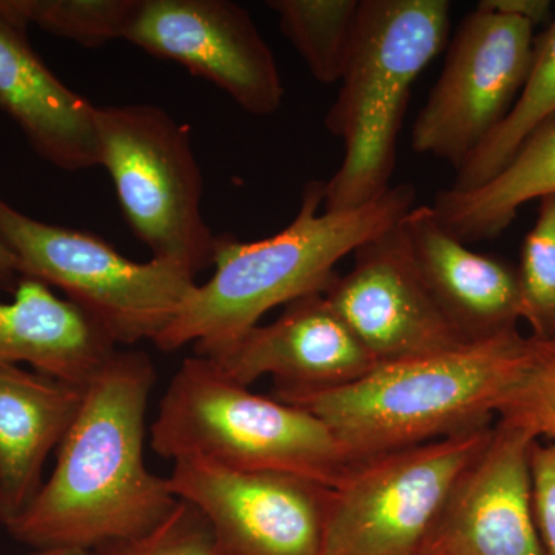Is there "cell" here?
<instances>
[{
    "instance_id": "6da1fadb",
    "label": "cell",
    "mask_w": 555,
    "mask_h": 555,
    "mask_svg": "<svg viewBox=\"0 0 555 555\" xmlns=\"http://www.w3.org/2000/svg\"><path fill=\"white\" fill-rule=\"evenodd\" d=\"M156 382L145 353L120 352L83 389L56 466L7 531L33 550L94 551L159 525L177 507L169 477L144 462L145 415Z\"/></svg>"
},
{
    "instance_id": "7a4b0ae2",
    "label": "cell",
    "mask_w": 555,
    "mask_h": 555,
    "mask_svg": "<svg viewBox=\"0 0 555 555\" xmlns=\"http://www.w3.org/2000/svg\"><path fill=\"white\" fill-rule=\"evenodd\" d=\"M415 188L398 184L366 206L323 211L324 182L310 181L297 217L268 240L217 238L215 273L193 288L178 315L153 345L175 352L195 343L211 358L235 345L276 306L324 294L335 266L361 244L400 222L414 207Z\"/></svg>"
},
{
    "instance_id": "3957f363",
    "label": "cell",
    "mask_w": 555,
    "mask_h": 555,
    "mask_svg": "<svg viewBox=\"0 0 555 555\" xmlns=\"http://www.w3.org/2000/svg\"><path fill=\"white\" fill-rule=\"evenodd\" d=\"M532 353L534 341L517 331L447 352L378 364L337 389L275 398L318 416L356 465L494 425Z\"/></svg>"
},
{
    "instance_id": "277c9868",
    "label": "cell",
    "mask_w": 555,
    "mask_h": 555,
    "mask_svg": "<svg viewBox=\"0 0 555 555\" xmlns=\"http://www.w3.org/2000/svg\"><path fill=\"white\" fill-rule=\"evenodd\" d=\"M448 0H361L352 46L326 129L345 158L324 182V211L352 210L389 192L412 86L447 47Z\"/></svg>"
},
{
    "instance_id": "5b68a950",
    "label": "cell",
    "mask_w": 555,
    "mask_h": 555,
    "mask_svg": "<svg viewBox=\"0 0 555 555\" xmlns=\"http://www.w3.org/2000/svg\"><path fill=\"white\" fill-rule=\"evenodd\" d=\"M164 459L196 456L230 469L283 473L337 488L353 463L318 416L258 396L207 357H190L171 378L150 429Z\"/></svg>"
},
{
    "instance_id": "8992f818",
    "label": "cell",
    "mask_w": 555,
    "mask_h": 555,
    "mask_svg": "<svg viewBox=\"0 0 555 555\" xmlns=\"http://www.w3.org/2000/svg\"><path fill=\"white\" fill-rule=\"evenodd\" d=\"M0 241L21 278L61 288L116 346L155 341L196 287L175 262L130 261L98 236L38 221L2 198Z\"/></svg>"
},
{
    "instance_id": "52a82bcc",
    "label": "cell",
    "mask_w": 555,
    "mask_h": 555,
    "mask_svg": "<svg viewBox=\"0 0 555 555\" xmlns=\"http://www.w3.org/2000/svg\"><path fill=\"white\" fill-rule=\"evenodd\" d=\"M96 124L100 166L153 259L193 275L214 264L217 236L201 210L203 175L189 130L152 104L100 105Z\"/></svg>"
},
{
    "instance_id": "ba28073f",
    "label": "cell",
    "mask_w": 555,
    "mask_h": 555,
    "mask_svg": "<svg viewBox=\"0 0 555 555\" xmlns=\"http://www.w3.org/2000/svg\"><path fill=\"white\" fill-rule=\"evenodd\" d=\"M492 427L356 463L332 494L321 555H414Z\"/></svg>"
},
{
    "instance_id": "9c48e42d",
    "label": "cell",
    "mask_w": 555,
    "mask_h": 555,
    "mask_svg": "<svg viewBox=\"0 0 555 555\" xmlns=\"http://www.w3.org/2000/svg\"><path fill=\"white\" fill-rule=\"evenodd\" d=\"M534 46V25L529 22L478 5L467 14L412 127L415 152L459 170L513 108Z\"/></svg>"
},
{
    "instance_id": "30bf717a",
    "label": "cell",
    "mask_w": 555,
    "mask_h": 555,
    "mask_svg": "<svg viewBox=\"0 0 555 555\" xmlns=\"http://www.w3.org/2000/svg\"><path fill=\"white\" fill-rule=\"evenodd\" d=\"M173 494L207 518L230 555H321L334 488L283 473L175 460Z\"/></svg>"
},
{
    "instance_id": "8fae6325",
    "label": "cell",
    "mask_w": 555,
    "mask_h": 555,
    "mask_svg": "<svg viewBox=\"0 0 555 555\" xmlns=\"http://www.w3.org/2000/svg\"><path fill=\"white\" fill-rule=\"evenodd\" d=\"M124 40L210 80L250 115L270 116L283 104L275 56L238 3L139 0Z\"/></svg>"
},
{
    "instance_id": "7c38bea8",
    "label": "cell",
    "mask_w": 555,
    "mask_h": 555,
    "mask_svg": "<svg viewBox=\"0 0 555 555\" xmlns=\"http://www.w3.org/2000/svg\"><path fill=\"white\" fill-rule=\"evenodd\" d=\"M531 427L499 416L414 555H546L532 505Z\"/></svg>"
},
{
    "instance_id": "4fadbf2b",
    "label": "cell",
    "mask_w": 555,
    "mask_h": 555,
    "mask_svg": "<svg viewBox=\"0 0 555 555\" xmlns=\"http://www.w3.org/2000/svg\"><path fill=\"white\" fill-rule=\"evenodd\" d=\"M352 255V269L324 297L378 364L466 345L427 291L400 222Z\"/></svg>"
},
{
    "instance_id": "5bb4252c",
    "label": "cell",
    "mask_w": 555,
    "mask_h": 555,
    "mask_svg": "<svg viewBox=\"0 0 555 555\" xmlns=\"http://www.w3.org/2000/svg\"><path fill=\"white\" fill-rule=\"evenodd\" d=\"M210 360L243 386L270 375L275 393L337 389L378 366L324 294L288 302L273 323L258 324Z\"/></svg>"
},
{
    "instance_id": "9a60e30c",
    "label": "cell",
    "mask_w": 555,
    "mask_h": 555,
    "mask_svg": "<svg viewBox=\"0 0 555 555\" xmlns=\"http://www.w3.org/2000/svg\"><path fill=\"white\" fill-rule=\"evenodd\" d=\"M400 230L427 291L466 345L517 332V270L470 250L433 206L412 207Z\"/></svg>"
},
{
    "instance_id": "2e32d148",
    "label": "cell",
    "mask_w": 555,
    "mask_h": 555,
    "mask_svg": "<svg viewBox=\"0 0 555 555\" xmlns=\"http://www.w3.org/2000/svg\"><path fill=\"white\" fill-rule=\"evenodd\" d=\"M0 109L33 150L61 170L101 164L98 105L80 96L40 60L27 30L0 16Z\"/></svg>"
},
{
    "instance_id": "e0dca14e",
    "label": "cell",
    "mask_w": 555,
    "mask_h": 555,
    "mask_svg": "<svg viewBox=\"0 0 555 555\" xmlns=\"http://www.w3.org/2000/svg\"><path fill=\"white\" fill-rule=\"evenodd\" d=\"M86 386L0 364V521L20 516L42 489L50 452L78 415Z\"/></svg>"
},
{
    "instance_id": "ac0fdd59",
    "label": "cell",
    "mask_w": 555,
    "mask_h": 555,
    "mask_svg": "<svg viewBox=\"0 0 555 555\" xmlns=\"http://www.w3.org/2000/svg\"><path fill=\"white\" fill-rule=\"evenodd\" d=\"M116 345L78 306L21 278L13 301L0 302V364L27 363L42 374L87 386Z\"/></svg>"
},
{
    "instance_id": "d6986e66",
    "label": "cell",
    "mask_w": 555,
    "mask_h": 555,
    "mask_svg": "<svg viewBox=\"0 0 555 555\" xmlns=\"http://www.w3.org/2000/svg\"><path fill=\"white\" fill-rule=\"evenodd\" d=\"M555 195V118L531 134L509 163L480 188L441 190L433 207L463 243L496 238L532 199Z\"/></svg>"
},
{
    "instance_id": "ffe728a7",
    "label": "cell",
    "mask_w": 555,
    "mask_h": 555,
    "mask_svg": "<svg viewBox=\"0 0 555 555\" xmlns=\"http://www.w3.org/2000/svg\"><path fill=\"white\" fill-rule=\"evenodd\" d=\"M555 118V13L546 31L535 39L528 78L513 108L473 155L456 170L451 190L467 192L495 177L526 139Z\"/></svg>"
},
{
    "instance_id": "44dd1931",
    "label": "cell",
    "mask_w": 555,
    "mask_h": 555,
    "mask_svg": "<svg viewBox=\"0 0 555 555\" xmlns=\"http://www.w3.org/2000/svg\"><path fill=\"white\" fill-rule=\"evenodd\" d=\"M268 5L313 78L326 86L339 82L361 0H270Z\"/></svg>"
},
{
    "instance_id": "7402d4cb",
    "label": "cell",
    "mask_w": 555,
    "mask_h": 555,
    "mask_svg": "<svg viewBox=\"0 0 555 555\" xmlns=\"http://www.w3.org/2000/svg\"><path fill=\"white\" fill-rule=\"evenodd\" d=\"M139 0H0V16L27 30L43 31L83 47L124 39Z\"/></svg>"
},
{
    "instance_id": "603a6c76",
    "label": "cell",
    "mask_w": 555,
    "mask_h": 555,
    "mask_svg": "<svg viewBox=\"0 0 555 555\" xmlns=\"http://www.w3.org/2000/svg\"><path fill=\"white\" fill-rule=\"evenodd\" d=\"M520 318L537 341L555 339V195L540 199L539 218L521 246L517 269Z\"/></svg>"
},
{
    "instance_id": "cb8c5ba5",
    "label": "cell",
    "mask_w": 555,
    "mask_h": 555,
    "mask_svg": "<svg viewBox=\"0 0 555 555\" xmlns=\"http://www.w3.org/2000/svg\"><path fill=\"white\" fill-rule=\"evenodd\" d=\"M96 555H230L219 545L207 518L188 502L177 507L155 528L131 539L94 550Z\"/></svg>"
},
{
    "instance_id": "d4e9b609",
    "label": "cell",
    "mask_w": 555,
    "mask_h": 555,
    "mask_svg": "<svg viewBox=\"0 0 555 555\" xmlns=\"http://www.w3.org/2000/svg\"><path fill=\"white\" fill-rule=\"evenodd\" d=\"M532 341L531 363L503 401L499 416H509L531 427L539 440L555 441V339Z\"/></svg>"
},
{
    "instance_id": "484cf974",
    "label": "cell",
    "mask_w": 555,
    "mask_h": 555,
    "mask_svg": "<svg viewBox=\"0 0 555 555\" xmlns=\"http://www.w3.org/2000/svg\"><path fill=\"white\" fill-rule=\"evenodd\" d=\"M531 473L537 529L546 555H555V441H537Z\"/></svg>"
},
{
    "instance_id": "4316f807",
    "label": "cell",
    "mask_w": 555,
    "mask_h": 555,
    "mask_svg": "<svg viewBox=\"0 0 555 555\" xmlns=\"http://www.w3.org/2000/svg\"><path fill=\"white\" fill-rule=\"evenodd\" d=\"M478 7L518 17L534 27L553 20V3L550 0H481Z\"/></svg>"
},
{
    "instance_id": "83f0119b",
    "label": "cell",
    "mask_w": 555,
    "mask_h": 555,
    "mask_svg": "<svg viewBox=\"0 0 555 555\" xmlns=\"http://www.w3.org/2000/svg\"><path fill=\"white\" fill-rule=\"evenodd\" d=\"M20 281L21 275L17 272L16 259H14L5 244L0 241V292L14 294Z\"/></svg>"
},
{
    "instance_id": "f1b7e54d",
    "label": "cell",
    "mask_w": 555,
    "mask_h": 555,
    "mask_svg": "<svg viewBox=\"0 0 555 555\" xmlns=\"http://www.w3.org/2000/svg\"><path fill=\"white\" fill-rule=\"evenodd\" d=\"M28 555H96L94 551L79 550V547H47V550H35Z\"/></svg>"
}]
</instances>
